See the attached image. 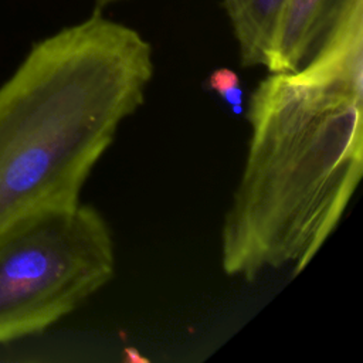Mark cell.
I'll use <instances>...</instances> for the list:
<instances>
[{"label": "cell", "instance_id": "5", "mask_svg": "<svg viewBox=\"0 0 363 363\" xmlns=\"http://www.w3.org/2000/svg\"><path fill=\"white\" fill-rule=\"evenodd\" d=\"M288 0H223L244 68L265 67Z\"/></svg>", "mask_w": 363, "mask_h": 363}, {"label": "cell", "instance_id": "1", "mask_svg": "<svg viewBox=\"0 0 363 363\" xmlns=\"http://www.w3.org/2000/svg\"><path fill=\"white\" fill-rule=\"evenodd\" d=\"M248 153L221 228L227 275L299 274L337 227L363 173V0L294 72L250 96Z\"/></svg>", "mask_w": 363, "mask_h": 363}, {"label": "cell", "instance_id": "2", "mask_svg": "<svg viewBox=\"0 0 363 363\" xmlns=\"http://www.w3.org/2000/svg\"><path fill=\"white\" fill-rule=\"evenodd\" d=\"M153 72L150 43L101 10L33 45L0 86V230L79 203Z\"/></svg>", "mask_w": 363, "mask_h": 363}, {"label": "cell", "instance_id": "3", "mask_svg": "<svg viewBox=\"0 0 363 363\" xmlns=\"http://www.w3.org/2000/svg\"><path fill=\"white\" fill-rule=\"evenodd\" d=\"M115 275L104 216L77 203L26 214L0 230V345L69 315Z\"/></svg>", "mask_w": 363, "mask_h": 363}, {"label": "cell", "instance_id": "4", "mask_svg": "<svg viewBox=\"0 0 363 363\" xmlns=\"http://www.w3.org/2000/svg\"><path fill=\"white\" fill-rule=\"evenodd\" d=\"M356 0H288L267 64L269 72H294Z\"/></svg>", "mask_w": 363, "mask_h": 363}, {"label": "cell", "instance_id": "7", "mask_svg": "<svg viewBox=\"0 0 363 363\" xmlns=\"http://www.w3.org/2000/svg\"><path fill=\"white\" fill-rule=\"evenodd\" d=\"M122 1H128V0H94V4H95L94 10L104 11L106 7L118 4V3H122Z\"/></svg>", "mask_w": 363, "mask_h": 363}, {"label": "cell", "instance_id": "6", "mask_svg": "<svg viewBox=\"0 0 363 363\" xmlns=\"http://www.w3.org/2000/svg\"><path fill=\"white\" fill-rule=\"evenodd\" d=\"M207 85L224 101L225 105L230 106L233 113H244V91L235 71L230 68H217L210 74Z\"/></svg>", "mask_w": 363, "mask_h": 363}]
</instances>
